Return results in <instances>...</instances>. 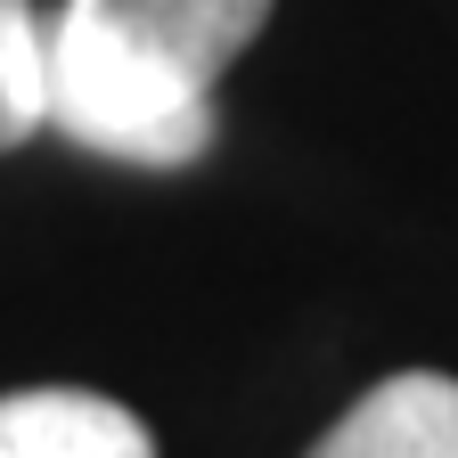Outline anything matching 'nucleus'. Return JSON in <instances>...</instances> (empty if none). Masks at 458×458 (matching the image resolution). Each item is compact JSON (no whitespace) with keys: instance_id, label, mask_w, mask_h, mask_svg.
<instances>
[{"instance_id":"nucleus-4","label":"nucleus","mask_w":458,"mask_h":458,"mask_svg":"<svg viewBox=\"0 0 458 458\" xmlns=\"http://www.w3.org/2000/svg\"><path fill=\"white\" fill-rule=\"evenodd\" d=\"M49 123V17L0 0V148H25Z\"/></svg>"},{"instance_id":"nucleus-3","label":"nucleus","mask_w":458,"mask_h":458,"mask_svg":"<svg viewBox=\"0 0 458 458\" xmlns=\"http://www.w3.org/2000/svg\"><path fill=\"white\" fill-rule=\"evenodd\" d=\"M0 458H156V434L74 385H33L0 401Z\"/></svg>"},{"instance_id":"nucleus-1","label":"nucleus","mask_w":458,"mask_h":458,"mask_svg":"<svg viewBox=\"0 0 458 458\" xmlns=\"http://www.w3.org/2000/svg\"><path fill=\"white\" fill-rule=\"evenodd\" d=\"M270 0H66L49 17V123L90 156L181 172L213 148V82Z\"/></svg>"},{"instance_id":"nucleus-2","label":"nucleus","mask_w":458,"mask_h":458,"mask_svg":"<svg viewBox=\"0 0 458 458\" xmlns=\"http://www.w3.org/2000/svg\"><path fill=\"white\" fill-rule=\"evenodd\" d=\"M311 458H458V377L401 369L344 410Z\"/></svg>"}]
</instances>
